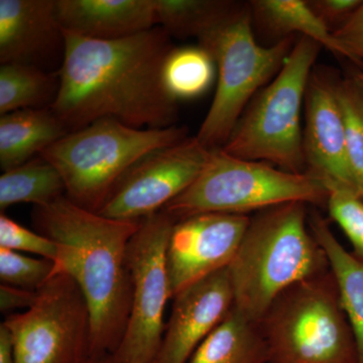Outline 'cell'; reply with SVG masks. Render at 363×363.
<instances>
[{"label":"cell","instance_id":"22","mask_svg":"<svg viewBox=\"0 0 363 363\" xmlns=\"http://www.w3.org/2000/svg\"><path fill=\"white\" fill-rule=\"evenodd\" d=\"M66 196V185L58 169L42 157L30 160L0 177V210L18 203L47 206Z\"/></svg>","mask_w":363,"mask_h":363},{"label":"cell","instance_id":"29","mask_svg":"<svg viewBox=\"0 0 363 363\" xmlns=\"http://www.w3.org/2000/svg\"><path fill=\"white\" fill-rule=\"evenodd\" d=\"M362 0H307L318 20L332 33L342 28L362 4Z\"/></svg>","mask_w":363,"mask_h":363},{"label":"cell","instance_id":"2","mask_svg":"<svg viewBox=\"0 0 363 363\" xmlns=\"http://www.w3.org/2000/svg\"><path fill=\"white\" fill-rule=\"evenodd\" d=\"M38 233L58 247L55 272L77 283L92 320L94 354H113L130 319L133 285L128 245L142 221L117 220L78 206L67 196L35 207Z\"/></svg>","mask_w":363,"mask_h":363},{"label":"cell","instance_id":"30","mask_svg":"<svg viewBox=\"0 0 363 363\" xmlns=\"http://www.w3.org/2000/svg\"><path fill=\"white\" fill-rule=\"evenodd\" d=\"M333 37L342 45L350 61L363 65V1L350 21L333 33Z\"/></svg>","mask_w":363,"mask_h":363},{"label":"cell","instance_id":"16","mask_svg":"<svg viewBox=\"0 0 363 363\" xmlns=\"http://www.w3.org/2000/svg\"><path fill=\"white\" fill-rule=\"evenodd\" d=\"M62 30L87 39H123L157 25L156 0H58Z\"/></svg>","mask_w":363,"mask_h":363},{"label":"cell","instance_id":"28","mask_svg":"<svg viewBox=\"0 0 363 363\" xmlns=\"http://www.w3.org/2000/svg\"><path fill=\"white\" fill-rule=\"evenodd\" d=\"M0 248L32 253L54 262L58 259V247L54 241L26 228L4 213L0 215Z\"/></svg>","mask_w":363,"mask_h":363},{"label":"cell","instance_id":"10","mask_svg":"<svg viewBox=\"0 0 363 363\" xmlns=\"http://www.w3.org/2000/svg\"><path fill=\"white\" fill-rule=\"evenodd\" d=\"M176 221L164 213L143 219L128 245L133 298L123 340L112 363H152L162 345L164 309L172 298L167 247Z\"/></svg>","mask_w":363,"mask_h":363},{"label":"cell","instance_id":"1","mask_svg":"<svg viewBox=\"0 0 363 363\" xmlns=\"http://www.w3.org/2000/svg\"><path fill=\"white\" fill-rule=\"evenodd\" d=\"M63 33V63L51 109L70 133L102 118L143 130L175 125L178 102L162 81L174 47L164 28L111 40Z\"/></svg>","mask_w":363,"mask_h":363},{"label":"cell","instance_id":"11","mask_svg":"<svg viewBox=\"0 0 363 363\" xmlns=\"http://www.w3.org/2000/svg\"><path fill=\"white\" fill-rule=\"evenodd\" d=\"M212 150L196 136L150 152L117 183L98 214L142 221L182 194L206 166Z\"/></svg>","mask_w":363,"mask_h":363},{"label":"cell","instance_id":"23","mask_svg":"<svg viewBox=\"0 0 363 363\" xmlns=\"http://www.w3.org/2000/svg\"><path fill=\"white\" fill-rule=\"evenodd\" d=\"M213 57L202 45L173 48L162 69V81L169 96L195 99L210 89L216 77Z\"/></svg>","mask_w":363,"mask_h":363},{"label":"cell","instance_id":"20","mask_svg":"<svg viewBox=\"0 0 363 363\" xmlns=\"http://www.w3.org/2000/svg\"><path fill=\"white\" fill-rule=\"evenodd\" d=\"M269 359L267 343L257 323L234 306L188 363H269Z\"/></svg>","mask_w":363,"mask_h":363},{"label":"cell","instance_id":"25","mask_svg":"<svg viewBox=\"0 0 363 363\" xmlns=\"http://www.w3.org/2000/svg\"><path fill=\"white\" fill-rule=\"evenodd\" d=\"M336 97L355 189L363 199V79L359 73L336 79Z\"/></svg>","mask_w":363,"mask_h":363},{"label":"cell","instance_id":"4","mask_svg":"<svg viewBox=\"0 0 363 363\" xmlns=\"http://www.w3.org/2000/svg\"><path fill=\"white\" fill-rule=\"evenodd\" d=\"M257 326L269 363H358L357 341L330 269L279 294Z\"/></svg>","mask_w":363,"mask_h":363},{"label":"cell","instance_id":"15","mask_svg":"<svg viewBox=\"0 0 363 363\" xmlns=\"http://www.w3.org/2000/svg\"><path fill=\"white\" fill-rule=\"evenodd\" d=\"M64 45L58 0H0V61L35 66Z\"/></svg>","mask_w":363,"mask_h":363},{"label":"cell","instance_id":"26","mask_svg":"<svg viewBox=\"0 0 363 363\" xmlns=\"http://www.w3.org/2000/svg\"><path fill=\"white\" fill-rule=\"evenodd\" d=\"M329 215L340 226L353 248L352 253L363 264V199L354 190L344 187L327 189Z\"/></svg>","mask_w":363,"mask_h":363},{"label":"cell","instance_id":"14","mask_svg":"<svg viewBox=\"0 0 363 363\" xmlns=\"http://www.w3.org/2000/svg\"><path fill=\"white\" fill-rule=\"evenodd\" d=\"M162 345L152 363H188L205 338L234 307L228 267L215 272L173 298Z\"/></svg>","mask_w":363,"mask_h":363},{"label":"cell","instance_id":"32","mask_svg":"<svg viewBox=\"0 0 363 363\" xmlns=\"http://www.w3.org/2000/svg\"><path fill=\"white\" fill-rule=\"evenodd\" d=\"M0 363H16L13 337L4 323L0 324Z\"/></svg>","mask_w":363,"mask_h":363},{"label":"cell","instance_id":"7","mask_svg":"<svg viewBox=\"0 0 363 363\" xmlns=\"http://www.w3.org/2000/svg\"><path fill=\"white\" fill-rule=\"evenodd\" d=\"M297 40L289 37L267 47L259 44L248 4L198 40L217 69L213 101L196 135L203 145L209 150L224 147L241 114L278 75Z\"/></svg>","mask_w":363,"mask_h":363},{"label":"cell","instance_id":"27","mask_svg":"<svg viewBox=\"0 0 363 363\" xmlns=\"http://www.w3.org/2000/svg\"><path fill=\"white\" fill-rule=\"evenodd\" d=\"M55 272L52 260L37 259L23 252L0 248V281L2 285L38 291Z\"/></svg>","mask_w":363,"mask_h":363},{"label":"cell","instance_id":"17","mask_svg":"<svg viewBox=\"0 0 363 363\" xmlns=\"http://www.w3.org/2000/svg\"><path fill=\"white\" fill-rule=\"evenodd\" d=\"M70 133L65 124L47 108L23 109L0 117V167L11 171Z\"/></svg>","mask_w":363,"mask_h":363},{"label":"cell","instance_id":"12","mask_svg":"<svg viewBox=\"0 0 363 363\" xmlns=\"http://www.w3.org/2000/svg\"><path fill=\"white\" fill-rule=\"evenodd\" d=\"M248 215L205 213L174 224L167 247L172 298L228 267L245 235Z\"/></svg>","mask_w":363,"mask_h":363},{"label":"cell","instance_id":"34","mask_svg":"<svg viewBox=\"0 0 363 363\" xmlns=\"http://www.w3.org/2000/svg\"><path fill=\"white\" fill-rule=\"evenodd\" d=\"M360 77L363 79V73H359Z\"/></svg>","mask_w":363,"mask_h":363},{"label":"cell","instance_id":"19","mask_svg":"<svg viewBox=\"0 0 363 363\" xmlns=\"http://www.w3.org/2000/svg\"><path fill=\"white\" fill-rule=\"evenodd\" d=\"M252 26L276 43L289 37L309 38L333 54L350 59L333 33L308 6L307 0H252L248 2Z\"/></svg>","mask_w":363,"mask_h":363},{"label":"cell","instance_id":"5","mask_svg":"<svg viewBox=\"0 0 363 363\" xmlns=\"http://www.w3.org/2000/svg\"><path fill=\"white\" fill-rule=\"evenodd\" d=\"M187 138L185 128L176 125L143 130L102 118L69 133L40 157L58 169L72 202L97 213L136 162Z\"/></svg>","mask_w":363,"mask_h":363},{"label":"cell","instance_id":"9","mask_svg":"<svg viewBox=\"0 0 363 363\" xmlns=\"http://www.w3.org/2000/svg\"><path fill=\"white\" fill-rule=\"evenodd\" d=\"M2 323L13 337L16 363H83L92 355L89 306L66 272H54L32 307Z\"/></svg>","mask_w":363,"mask_h":363},{"label":"cell","instance_id":"31","mask_svg":"<svg viewBox=\"0 0 363 363\" xmlns=\"http://www.w3.org/2000/svg\"><path fill=\"white\" fill-rule=\"evenodd\" d=\"M38 297V291L26 290L16 286H0V311L11 313L32 307Z\"/></svg>","mask_w":363,"mask_h":363},{"label":"cell","instance_id":"33","mask_svg":"<svg viewBox=\"0 0 363 363\" xmlns=\"http://www.w3.org/2000/svg\"><path fill=\"white\" fill-rule=\"evenodd\" d=\"M83 363H112L111 354H94L91 355Z\"/></svg>","mask_w":363,"mask_h":363},{"label":"cell","instance_id":"13","mask_svg":"<svg viewBox=\"0 0 363 363\" xmlns=\"http://www.w3.org/2000/svg\"><path fill=\"white\" fill-rule=\"evenodd\" d=\"M336 79L328 69L314 67L308 81L303 128L306 173L318 179L326 189L344 187L357 192L336 97Z\"/></svg>","mask_w":363,"mask_h":363},{"label":"cell","instance_id":"8","mask_svg":"<svg viewBox=\"0 0 363 363\" xmlns=\"http://www.w3.org/2000/svg\"><path fill=\"white\" fill-rule=\"evenodd\" d=\"M327 196L323 184L309 174L289 173L216 149L197 179L162 211L177 222L198 214L247 215L290 202L324 206Z\"/></svg>","mask_w":363,"mask_h":363},{"label":"cell","instance_id":"3","mask_svg":"<svg viewBox=\"0 0 363 363\" xmlns=\"http://www.w3.org/2000/svg\"><path fill=\"white\" fill-rule=\"evenodd\" d=\"M308 206L285 203L250 216L228 271L234 306L255 323L279 294L330 269L310 228Z\"/></svg>","mask_w":363,"mask_h":363},{"label":"cell","instance_id":"21","mask_svg":"<svg viewBox=\"0 0 363 363\" xmlns=\"http://www.w3.org/2000/svg\"><path fill=\"white\" fill-rule=\"evenodd\" d=\"M242 6L230 0H156L157 25L169 37L199 40L226 23Z\"/></svg>","mask_w":363,"mask_h":363},{"label":"cell","instance_id":"18","mask_svg":"<svg viewBox=\"0 0 363 363\" xmlns=\"http://www.w3.org/2000/svg\"><path fill=\"white\" fill-rule=\"evenodd\" d=\"M309 225L337 281L344 311L357 341L358 363H363V264L343 247L316 208L309 211Z\"/></svg>","mask_w":363,"mask_h":363},{"label":"cell","instance_id":"24","mask_svg":"<svg viewBox=\"0 0 363 363\" xmlns=\"http://www.w3.org/2000/svg\"><path fill=\"white\" fill-rule=\"evenodd\" d=\"M59 83L38 67L25 64H4L0 68V113L23 109L45 108L54 102Z\"/></svg>","mask_w":363,"mask_h":363},{"label":"cell","instance_id":"6","mask_svg":"<svg viewBox=\"0 0 363 363\" xmlns=\"http://www.w3.org/2000/svg\"><path fill=\"white\" fill-rule=\"evenodd\" d=\"M322 45L298 38L283 68L253 97L222 150L293 174L306 173L301 114Z\"/></svg>","mask_w":363,"mask_h":363}]
</instances>
